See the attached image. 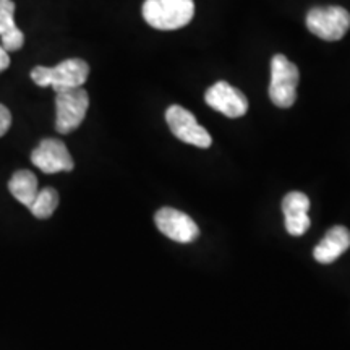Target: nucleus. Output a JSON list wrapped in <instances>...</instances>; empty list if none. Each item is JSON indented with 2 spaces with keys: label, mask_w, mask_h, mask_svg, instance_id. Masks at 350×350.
I'll list each match as a JSON object with an SVG mask.
<instances>
[{
  "label": "nucleus",
  "mask_w": 350,
  "mask_h": 350,
  "mask_svg": "<svg viewBox=\"0 0 350 350\" xmlns=\"http://www.w3.org/2000/svg\"><path fill=\"white\" fill-rule=\"evenodd\" d=\"M193 15V0H144L143 3L144 21L161 31L183 28Z\"/></svg>",
  "instance_id": "1"
},
{
  "label": "nucleus",
  "mask_w": 350,
  "mask_h": 350,
  "mask_svg": "<svg viewBox=\"0 0 350 350\" xmlns=\"http://www.w3.org/2000/svg\"><path fill=\"white\" fill-rule=\"evenodd\" d=\"M90 77V65L81 59H68L55 67L38 65L31 70V80L38 86H51L55 93L81 88Z\"/></svg>",
  "instance_id": "2"
},
{
  "label": "nucleus",
  "mask_w": 350,
  "mask_h": 350,
  "mask_svg": "<svg viewBox=\"0 0 350 350\" xmlns=\"http://www.w3.org/2000/svg\"><path fill=\"white\" fill-rule=\"evenodd\" d=\"M300 81V72L286 55L278 54L271 60V85L269 99L275 107L288 109L295 104L297 85Z\"/></svg>",
  "instance_id": "3"
},
{
  "label": "nucleus",
  "mask_w": 350,
  "mask_h": 350,
  "mask_svg": "<svg viewBox=\"0 0 350 350\" xmlns=\"http://www.w3.org/2000/svg\"><path fill=\"white\" fill-rule=\"evenodd\" d=\"M90 96L83 88L60 91L55 96V130L62 135L75 131L85 120Z\"/></svg>",
  "instance_id": "4"
},
{
  "label": "nucleus",
  "mask_w": 350,
  "mask_h": 350,
  "mask_svg": "<svg viewBox=\"0 0 350 350\" xmlns=\"http://www.w3.org/2000/svg\"><path fill=\"white\" fill-rule=\"evenodd\" d=\"M306 28L323 41H339L350 28V13L342 7H317L306 15Z\"/></svg>",
  "instance_id": "5"
},
{
  "label": "nucleus",
  "mask_w": 350,
  "mask_h": 350,
  "mask_svg": "<svg viewBox=\"0 0 350 350\" xmlns=\"http://www.w3.org/2000/svg\"><path fill=\"white\" fill-rule=\"evenodd\" d=\"M165 122H167L169 129L180 142L193 144L198 148H209L211 146L213 139L211 135L208 133L206 129H203L198 122H196L195 116L185 107L170 106L165 111Z\"/></svg>",
  "instance_id": "6"
},
{
  "label": "nucleus",
  "mask_w": 350,
  "mask_h": 350,
  "mask_svg": "<svg viewBox=\"0 0 350 350\" xmlns=\"http://www.w3.org/2000/svg\"><path fill=\"white\" fill-rule=\"evenodd\" d=\"M31 163L44 174L70 172L75 165L65 143L55 138L42 139L34 148L31 152Z\"/></svg>",
  "instance_id": "7"
},
{
  "label": "nucleus",
  "mask_w": 350,
  "mask_h": 350,
  "mask_svg": "<svg viewBox=\"0 0 350 350\" xmlns=\"http://www.w3.org/2000/svg\"><path fill=\"white\" fill-rule=\"evenodd\" d=\"M156 227L165 237L178 243H191L198 239L200 229L188 214L174 208H163L154 216Z\"/></svg>",
  "instance_id": "8"
},
{
  "label": "nucleus",
  "mask_w": 350,
  "mask_h": 350,
  "mask_svg": "<svg viewBox=\"0 0 350 350\" xmlns=\"http://www.w3.org/2000/svg\"><path fill=\"white\" fill-rule=\"evenodd\" d=\"M204 100L214 111L224 113L229 119L243 117L248 111V99L242 91L227 81H217L204 94Z\"/></svg>",
  "instance_id": "9"
},
{
  "label": "nucleus",
  "mask_w": 350,
  "mask_h": 350,
  "mask_svg": "<svg viewBox=\"0 0 350 350\" xmlns=\"http://www.w3.org/2000/svg\"><path fill=\"white\" fill-rule=\"evenodd\" d=\"M310 200L301 191H291L282 200V213L286 217V229L294 237H300L312 226L308 216Z\"/></svg>",
  "instance_id": "10"
},
{
  "label": "nucleus",
  "mask_w": 350,
  "mask_h": 350,
  "mask_svg": "<svg viewBox=\"0 0 350 350\" xmlns=\"http://www.w3.org/2000/svg\"><path fill=\"white\" fill-rule=\"evenodd\" d=\"M350 248V230L344 226H336L327 230L325 239L314 247L313 256L321 265H329Z\"/></svg>",
  "instance_id": "11"
},
{
  "label": "nucleus",
  "mask_w": 350,
  "mask_h": 350,
  "mask_svg": "<svg viewBox=\"0 0 350 350\" xmlns=\"http://www.w3.org/2000/svg\"><path fill=\"white\" fill-rule=\"evenodd\" d=\"M15 3L12 0H0V39L7 52L20 51L25 44V34L15 25Z\"/></svg>",
  "instance_id": "12"
},
{
  "label": "nucleus",
  "mask_w": 350,
  "mask_h": 350,
  "mask_svg": "<svg viewBox=\"0 0 350 350\" xmlns=\"http://www.w3.org/2000/svg\"><path fill=\"white\" fill-rule=\"evenodd\" d=\"M8 190L13 198L18 200L26 208L31 206V203L38 195V178L31 170H18L12 175L8 182Z\"/></svg>",
  "instance_id": "13"
},
{
  "label": "nucleus",
  "mask_w": 350,
  "mask_h": 350,
  "mask_svg": "<svg viewBox=\"0 0 350 350\" xmlns=\"http://www.w3.org/2000/svg\"><path fill=\"white\" fill-rule=\"evenodd\" d=\"M57 206H59V193H57L55 188L46 187L38 191L36 198L29 206V211L33 213L34 217L47 219L55 213Z\"/></svg>",
  "instance_id": "14"
},
{
  "label": "nucleus",
  "mask_w": 350,
  "mask_h": 350,
  "mask_svg": "<svg viewBox=\"0 0 350 350\" xmlns=\"http://www.w3.org/2000/svg\"><path fill=\"white\" fill-rule=\"evenodd\" d=\"M10 125H12V113L5 106H3V104H0V137H3V135L7 133L8 129H10Z\"/></svg>",
  "instance_id": "15"
},
{
  "label": "nucleus",
  "mask_w": 350,
  "mask_h": 350,
  "mask_svg": "<svg viewBox=\"0 0 350 350\" xmlns=\"http://www.w3.org/2000/svg\"><path fill=\"white\" fill-rule=\"evenodd\" d=\"M8 65H10V57H8V52L0 46V72L7 70Z\"/></svg>",
  "instance_id": "16"
}]
</instances>
